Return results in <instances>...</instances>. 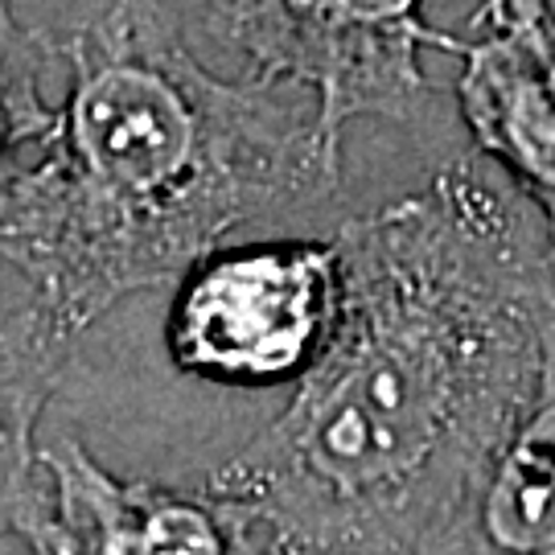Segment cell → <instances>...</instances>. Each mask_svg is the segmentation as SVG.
Here are the masks:
<instances>
[{"label":"cell","instance_id":"6","mask_svg":"<svg viewBox=\"0 0 555 555\" xmlns=\"http://www.w3.org/2000/svg\"><path fill=\"white\" fill-rule=\"evenodd\" d=\"M456 54L465 59L461 116L477 149L543 215V256L555 272V17L494 29Z\"/></svg>","mask_w":555,"mask_h":555},{"label":"cell","instance_id":"10","mask_svg":"<svg viewBox=\"0 0 555 555\" xmlns=\"http://www.w3.org/2000/svg\"><path fill=\"white\" fill-rule=\"evenodd\" d=\"M555 17V0H486L477 25L486 34L494 29H515V25H531V21Z\"/></svg>","mask_w":555,"mask_h":555},{"label":"cell","instance_id":"7","mask_svg":"<svg viewBox=\"0 0 555 555\" xmlns=\"http://www.w3.org/2000/svg\"><path fill=\"white\" fill-rule=\"evenodd\" d=\"M75 337L41 300L0 318V543L17 535L38 552L46 486L34 433L59 391Z\"/></svg>","mask_w":555,"mask_h":555},{"label":"cell","instance_id":"2","mask_svg":"<svg viewBox=\"0 0 555 555\" xmlns=\"http://www.w3.org/2000/svg\"><path fill=\"white\" fill-rule=\"evenodd\" d=\"M70 95L0 206V259L82 334L288 202L325 198L341 149L293 82H227L160 0H107L59 46Z\"/></svg>","mask_w":555,"mask_h":555},{"label":"cell","instance_id":"4","mask_svg":"<svg viewBox=\"0 0 555 555\" xmlns=\"http://www.w3.org/2000/svg\"><path fill=\"white\" fill-rule=\"evenodd\" d=\"M337 313L334 238L210 247L178 276L165 350L181 375L272 387L300 378Z\"/></svg>","mask_w":555,"mask_h":555},{"label":"cell","instance_id":"3","mask_svg":"<svg viewBox=\"0 0 555 555\" xmlns=\"http://www.w3.org/2000/svg\"><path fill=\"white\" fill-rule=\"evenodd\" d=\"M210 34L256 70L313 95L321 137L341 149L362 116H412L428 79L420 54L461 41L424 21V0H206Z\"/></svg>","mask_w":555,"mask_h":555},{"label":"cell","instance_id":"1","mask_svg":"<svg viewBox=\"0 0 555 555\" xmlns=\"http://www.w3.org/2000/svg\"><path fill=\"white\" fill-rule=\"evenodd\" d=\"M527 198L461 157L341 227L293 403L202 486L235 552H456L535 396L552 284Z\"/></svg>","mask_w":555,"mask_h":555},{"label":"cell","instance_id":"8","mask_svg":"<svg viewBox=\"0 0 555 555\" xmlns=\"http://www.w3.org/2000/svg\"><path fill=\"white\" fill-rule=\"evenodd\" d=\"M456 552L555 555V276L539 305V378Z\"/></svg>","mask_w":555,"mask_h":555},{"label":"cell","instance_id":"9","mask_svg":"<svg viewBox=\"0 0 555 555\" xmlns=\"http://www.w3.org/2000/svg\"><path fill=\"white\" fill-rule=\"evenodd\" d=\"M41 38L17 17V0H0V206L38 160L59 124L41 95Z\"/></svg>","mask_w":555,"mask_h":555},{"label":"cell","instance_id":"5","mask_svg":"<svg viewBox=\"0 0 555 555\" xmlns=\"http://www.w3.org/2000/svg\"><path fill=\"white\" fill-rule=\"evenodd\" d=\"M38 469L46 486L38 552H235L219 506L206 494H181L153 481H119L79 440H62L38 453Z\"/></svg>","mask_w":555,"mask_h":555}]
</instances>
